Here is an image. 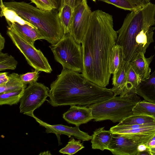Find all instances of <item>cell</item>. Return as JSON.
<instances>
[{
  "label": "cell",
  "instance_id": "obj_1",
  "mask_svg": "<svg viewBox=\"0 0 155 155\" xmlns=\"http://www.w3.org/2000/svg\"><path fill=\"white\" fill-rule=\"evenodd\" d=\"M112 15L102 10L91 12L87 28L82 41V74L99 86L106 87L111 74L109 61L118 34L114 28Z\"/></svg>",
  "mask_w": 155,
  "mask_h": 155
},
{
  "label": "cell",
  "instance_id": "obj_2",
  "mask_svg": "<svg viewBox=\"0 0 155 155\" xmlns=\"http://www.w3.org/2000/svg\"><path fill=\"white\" fill-rule=\"evenodd\" d=\"M114 96L111 89L99 86L82 74L63 68L51 84L47 101L54 107L76 105L88 107Z\"/></svg>",
  "mask_w": 155,
  "mask_h": 155
},
{
  "label": "cell",
  "instance_id": "obj_3",
  "mask_svg": "<svg viewBox=\"0 0 155 155\" xmlns=\"http://www.w3.org/2000/svg\"><path fill=\"white\" fill-rule=\"evenodd\" d=\"M155 4L149 2L127 14L120 28L117 31L116 44L121 46L124 61L130 62L139 52L144 54L154 42Z\"/></svg>",
  "mask_w": 155,
  "mask_h": 155
},
{
  "label": "cell",
  "instance_id": "obj_4",
  "mask_svg": "<svg viewBox=\"0 0 155 155\" xmlns=\"http://www.w3.org/2000/svg\"><path fill=\"white\" fill-rule=\"evenodd\" d=\"M4 5L36 27L43 37L51 45L58 42L63 36L64 32L55 10L40 9L24 2H5Z\"/></svg>",
  "mask_w": 155,
  "mask_h": 155
},
{
  "label": "cell",
  "instance_id": "obj_5",
  "mask_svg": "<svg viewBox=\"0 0 155 155\" xmlns=\"http://www.w3.org/2000/svg\"><path fill=\"white\" fill-rule=\"evenodd\" d=\"M141 99L134 93L124 96H114L94 104L88 107L92 110L94 119L96 121L110 120L120 122L133 115L134 108Z\"/></svg>",
  "mask_w": 155,
  "mask_h": 155
},
{
  "label": "cell",
  "instance_id": "obj_6",
  "mask_svg": "<svg viewBox=\"0 0 155 155\" xmlns=\"http://www.w3.org/2000/svg\"><path fill=\"white\" fill-rule=\"evenodd\" d=\"M55 60L63 68L82 73L83 53L80 44L77 43L69 33L64 34L57 43L49 46Z\"/></svg>",
  "mask_w": 155,
  "mask_h": 155
},
{
  "label": "cell",
  "instance_id": "obj_7",
  "mask_svg": "<svg viewBox=\"0 0 155 155\" xmlns=\"http://www.w3.org/2000/svg\"><path fill=\"white\" fill-rule=\"evenodd\" d=\"M7 28V35L24 56L28 64L35 70L51 73L52 68L41 51L26 41L11 25Z\"/></svg>",
  "mask_w": 155,
  "mask_h": 155
},
{
  "label": "cell",
  "instance_id": "obj_8",
  "mask_svg": "<svg viewBox=\"0 0 155 155\" xmlns=\"http://www.w3.org/2000/svg\"><path fill=\"white\" fill-rule=\"evenodd\" d=\"M50 89L44 84L35 82L29 84L24 91L20 102V112L32 117L34 111L39 107L49 96Z\"/></svg>",
  "mask_w": 155,
  "mask_h": 155
},
{
  "label": "cell",
  "instance_id": "obj_9",
  "mask_svg": "<svg viewBox=\"0 0 155 155\" xmlns=\"http://www.w3.org/2000/svg\"><path fill=\"white\" fill-rule=\"evenodd\" d=\"M92 12L86 0L73 9L72 22L69 34L79 44L82 41L87 31Z\"/></svg>",
  "mask_w": 155,
  "mask_h": 155
},
{
  "label": "cell",
  "instance_id": "obj_10",
  "mask_svg": "<svg viewBox=\"0 0 155 155\" xmlns=\"http://www.w3.org/2000/svg\"><path fill=\"white\" fill-rule=\"evenodd\" d=\"M39 124L46 128L47 133H54L56 135L58 140L59 143H61L60 135L65 134L70 137L73 136L76 138L82 141H87L91 139L92 136L89 135L87 133L81 131L79 126L74 127H68L62 124L51 125L43 122L38 118L35 115L32 117Z\"/></svg>",
  "mask_w": 155,
  "mask_h": 155
},
{
  "label": "cell",
  "instance_id": "obj_11",
  "mask_svg": "<svg viewBox=\"0 0 155 155\" xmlns=\"http://www.w3.org/2000/svg\"><path fill=\"white\" fill-rule=\"evenodd\" d=\"M138 145L124 134H114L108 150L114 155H138Z\"/></svg>",
  "mask_w": 155,
  "mask_h": 155
},
{
  "label": "cell",
  "instance_id": "obj_12",
  "mask_svg": "<svg viewBox=\"0 0 155 155\" xmlns=\"http://www.w3.org/2000/svg\"><path fill=\"white\" fill-rule=\"evenodd\" d=\"M63 117L68 123L79 126L94 119L90 108L75 105H71L69 109L63 114Z\"/></svg>",
  "mask_w": 155,
  "mask_h": 155
},
{
  "label": "cell",
  "instance_id": "obj_13",
  "mask_svg": "<svg viewBox=\"0 0 155 155\" xmlns=\"http://www.w3.org/2000/svg\"><path fill=\"white\" fill-rule=\"evenodd\" d=\"M143 52H139L130 62L136 73L142 80L148 78L150 75L151 69L149 65L153 60L154 55L146 58Z\"/></svg>",
  "mask_w": 155,
  "mask_h": 155
},
{
  "label": "cell",
  "instance_id": "obj_14",
  "mask_svg": "<svg viewBox=\"0 0 155 155\" xmlns=\"http://www.w3.org/2000/svg\"><path fill=\"white\" fill-rule=\"evenodd\" d=\"M7 23L8 25H11L26 41L33 46H34V44L35 41L44 39L38 29L32 25H21L16 22Z\"/></svg>",
  "mask_w": 155,
  "mask_h": 155
},
{
  "label": "cell",
  "instance_id": "obj_15",
  "mask_svg": "<svg viewBox=\"0 0 155 155\" xmlns=\"http://www.w3.org/2000/svg\"><path fill=\"white\" fill-rule=\"evenodd\" d=\"M136 93L145 100L155 104V70L148 78L141 81Z\"/></svg>",
  "mask_w": 155,
  "mask_h": 155
},
{
  "label": "cell",
  "instance_id": "obj_16",
  "mask_svg": "<svg viewBox=\"0 0 155 155\" xmlns=\"http://www.w3.org/2000/svg\"><path fill=\"white\" fill-rule=\"evenodd\" d=\"M104 128L97 129L93 132L91 141L92 149L102 151L108 150L114 134L110 130H104Z\"/></svg>",
  "mask_w": 155,
  "mask_h": 155
},
{
  "label": "cell",
  "instance_id": "obj_17",
  "mask_svg": "<svg viewBox=\"0 0 155 155\" xmlns=\"http://www.w3.org/2000/svg\"><path fill=\"white\" fill-rule=\"evenodd\" d=\"M129 62L124 61L123 65L116 73L113 74V87L111 89L114 96H123L127 80V71Z\"/></svg>",
  "mask_w": 155,
  "mask_h": 155
},
{
  "label": "cell",
  "instance_id": "obj_18",
  "mask_svg": "<svg viewBox=\"0 0 155 155\" xmlns=\"http://www.w3.org/2000/svg\"><path fill=\"white\" fill-rule=\"evenodd\" d=\"M124 54L122 47L116 44L113 47L109 61V69L111 74L116 72L124 63Z\"/></svg>",
  "mask_w": 155,
  "mask_h": 155
},
{
  "label": "cell",
  "instance_id": "obj_19",
  "mask_svg": "<svg viewBox=\"0 0 155 155\" xmlns=\"http://www.w3.org/2000/svg\"><path fill=\"white\" fill-rule=\"evenodd\" d=\"M141 81V78L135 72L130 62L123 96L134 93H136V90Z\"/></svg>",
  "mask_w": 155,
  "mask_h": 155
},
{
  "label": "cell",
  "instance_id": "obj_20",
  "mask_svg": "<svg viewBox=\"0 0 155 155\" xmlns=\"http://www.w3.org/2000/svg\"><path fill=\"white\" fill-rule=\"evenodd\" d=\"M9 80L5 85H0V94L25 88L26 85L21 81L20 75L13 73L8 75Z\"/></svg>",
  "mask_w": 155,
  "mask_h": 155
},
{
  "label": "cell",
  "instance_id": "obj_21",
  "mask_svg": "<svg viewBox=\"0 0 155 155\" xmlns=\"http://www.w3.org/2000/svg\"><path fill=\"white\" fill-rule=\"evenodd\" d=\"M73 13V9L70 6L64 4L58 12L64 34L69 33L71 24Z\"/></svg>",
  "mask_w": 155,
  "mask_h": 155
},
{
  "label": "cell",
  "instance_id": "obj_22",
  "mask_svg": "<svg viewBox=\"0 0 155 155\" xmlns=\"http://www.w3.org/2000/svg\"><path fill=\"white\" fill-rule=\"evenodd\" d=\"M155 124V118L151 116L144 115H133L127 117L117 124L118 125Z\"/></svg>",
  "mask_w": 155,
  "mask_h": 155
},
{
  "label": "cell",
  "instance_id": "obj_23",
  "mask_svg": "<svg viewBox=\"0 0 155 155\" xmlns=\"http://www.w3.org/2000/svg\"><path fill=\"white\" fill-rule=\"evenodd\" d=\"M25 88L0 94V105L11 106L18 104L23 95Z\"/></svg>",
  "mask_w": 155,
  "mask_h": 155
},
{
  "label": "cell",
  "instance_id": "obj_24",
  "mask_svg": "<svg viewBox=\"0 0 155 155\" xmlns=\"http://www.w3.org/2000/svg\"><path fill=\"white\" fill-rule=\"evenodd\" d=\"M133 115H144L155 118V104L145 100L140 101L135 106Z\"/></svg>",
  "mask_w": 155,
  "mask_h": 155
},
{
  "label": "cell",
  "instance_id": "obj_25",
  "mask_svg": "<svg viewBox=\"0 0 155 155\" xmlns=\"http://www.w3.org/2000/svg\"><path fill=\"white\" fill-rule=\"evenodd\" d=\"M0 7L1 9L0 16H4L7 22L11 23L16 22L21 25L28 24L32 25L18 15L15 12L8 9L5 6L2 0H1Z\"/></svg>",
  "mask_w": 155,
  "mask_h": 155
},
{
  "label": "cell",
  "instance_id": "obj_26",
  "mask_svg": "<svg viewBox=\"0 0 155 155\" xmlns=\"http://www.w3.org/2000/svg\"><path fill=\"white\" fill-rule=\"evenodd\" d=\"M110 130L113 134H151L155 133V127H149L135 129H119L111 127Z\"/></svg>",
  "mask_w": 155,
  "mask_h": 155
},
{
  "label": "cell",
  "instance_id": "obj_27",
  "mask_svg": "<svg viewBox=\"0 0 155 155\" xmlns=\"http://www.w3.org/2000/svg\"><path fill=\"white\" fill-rule=\"evenodd\" d=\"M18 64L17 61L11 55L0 51V71L6 70H14Z\"/></svg>",
  "mask_w": 155,
  "mask_h": 155
},
{
  "label": "cell",
  "instance_id": "obj_28",
  "mask_svg": "<svg viewBox=\"0 0 155 155\" xmlns=\"http://www.w3.org/2000/svg\"><path fill=\"white\" fill-rule=\"evenodd\" d=\"M81 140H76L72 138L70 140L66 146L59 151V152L69 155L75 154L84 147L83 143H81Z\"/></svg>",
  "mask_w": 155,
  "mask_h": 155
},
{
  "label": "cell",
  "instance_id": "obj_29",
  "mask_svg": "<svg viewBox=\"0 0 155 155\" xmlns=\"http://www.w3.org/2000/svg\"><path fill=\"white\" fill-rule=\"evenodd\" d=\"M112 4L125 10L133 11L138 8L127 0H98Z\"/></svg>",
  "mask_w": 155,
  "mask_h": 155
},
{
  "label": "cell",
  "instance_id": "obj_30",
  "mask_svg": "<svg viewBox=\"0 0 155 155\" xmlns=\"http://www.w3.org/2000/svg\"><path fill=\"white\" fill-rule=\"evenodd\" d=\"M37 70L32 72H28L20 75V79L25 85L30 84L36 82L39 77V73Z\"/></svg>",
  "mask_w": 155,
  "mask_h": 155
},
{
  "label": "cell",
  "instance_id": "obj_31",
  "mask_svg": "<svg viewBox=\"0 0 155 155\" xmlns=\"http://www.w3.org/2000/svg\"><path fill=\"white\" fill-rule=\"evenodd\" d=\"M34 3L36 7L44 10H55L51 0H30Z\"/></svg>",
  "mask_w": 155,
  "mask_h": 155
},
{
  "label": "cell",
  "instance_id": "obj_32",
  "mask_svg": "<svg viewBox=\"0 0 155 155\" xmlns=\"http://www.w3.org/2000/svg\"><path fill=\"white\" fill-rule=\"evenodd\" d=\"M146 145L150 155H155V135Z\"/></svg>",
  "mask_w": 155,
  "mask_h": 155
},
{
  "label": "cell",
  "instance_id": "obj_33",
  "mask_svg": "<svg viewBox=\"0 0 155 155\" xmlns=\"http://www.w3.org/2000/svg\"><path fill=\"white\" fill-rule=\"evenodd\" d=\"M136 7L139 8L143 7L150 2L151 0H127Z\"/></svg>",
  "mask_w": 155,
  "mask_h": 155
},
{
  "label": "cell",
  "instance_id": "obj_34",
  "mask_svg": "<svg viewBox=\"0 0 155 155\" xmlns=\"http://www.w3.org/2000/svg\"><path fill=\"white\" fill-rule=\"evenodd\" d=\"M83 0H63V5L65 4L74 9L83 2Z\"/></svg>",
  "mask_w": 155,
  "mask_h": 155
},
{
  "label": "cell",
  "instance_id": "obj_35",
  "mask_svg": "<svg viewBox=\"0 0 155 155\" xmlns=\"http://www.w3.org/2000/svg\"><path fill=\"white\" fill-rule=\"evenodd\" d=\"M8 74L7 72L0 73V85H5L8 81L9 78Z\"/></svg>",
  "mask_w": 155,
  "mask_h": 155
},
{
  "label": "cell",
  "instance_id": "obj_36",
  "mask_svg": "<svg viewBox=\"0 0 155 155\" xmlns=\"http://www.w3.org/2000/svg\"><path fill=\"white\" fill-rule=\"evenodd\" d=\"M55 9L59 12L63 5V0H51Z\"/></svg>",
  "mask_w": 155,
  "mask_h": 155
},
{
  "label": "cell",
  "instance_id": "obj_37",
  "mask_svg": "<svg viewBox=\"0 0 155 155\" xmlns=\"http://www.w3.org/2000/svg\"><path fill=\"white\" fill-rule=\"evenodd\" d=\"M137 150L138 154L140 153L145 151H148L147 147L146 144H140L138 146Z\"/></svg>",
  "mask_w": 155,
  "mask_h": 155
},
{
  "label": "cell",
  "instance_id": "obj_38",
  "mask_svg": "<svg viewBox=\"0 0 155 155\" xmlns=\"http://www.w3.org/2000/svg\"><path fill=\"white\" fill-rule=\"evenodd\" d=\"M5 40V38L3 37L1 33L0 34V51L3 49L4 48Z\"/></svg>",
  "mask_w": 155,
  "mask_h": 155
},
{
  "label": "cell",
  "instance_id": "obj_39",
  "mask_svg": "<svg viewBox=\"0 0 155 155\" xmlns=\"http://www.w3.org/2000/svg\"><path fill=\"white\" fill-rule=\"evenodd\" d=\"M94 2H95L96 1V0H92Z\"/></svg>",
  "mask_w": 155,
  "mask_h": 155
},
{
  "label": "cell",
  "instance_id": "obj_40",
  "mask_svg": "<svg viewBox=\"0 0 155 155\" xmlns=\"http://www.w3.org/2000/svg\"><path fill=\"white\" fill-rule=\"evenodd\" d=\"M154 49H155V46H154Z\"/></svg>",
  "mask_w": 155,
  "mask_h": 155
},
{
  "label": "cell",
  "instance_id": "obj_41",
  "mask_svg": "<svg viewBox=\"0 0 155 155\" xmlns=\"http://www.w3.org/2000/svg\"></svg>",
  "mask_w": 155,
  "mask_h": 155
}]
</instances>
